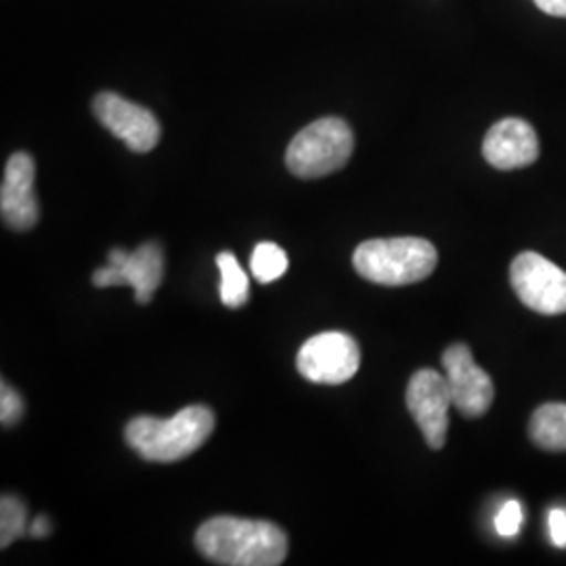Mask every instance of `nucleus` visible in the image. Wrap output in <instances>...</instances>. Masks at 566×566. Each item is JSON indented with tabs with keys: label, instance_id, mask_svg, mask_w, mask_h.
Instances as JSON below:
<instances>
[{
	"label": "nucleus",
	"instance_id": "16",
	"mask_svg": "<svg viewBox=\"0 0 566 566\" xmlns=\"http://www.w3.org/2000/svg\"><path fill=\"white\" fill-rule=\"evenodd\" d=\"M28 507L15 495H2L0 500V547L11 546L15 539L28 535Z\"/></svg>",
	"mask_w": 566,
	"mask_h": 566
},
{
	"label": "nucleus",
	"instance_id": "15",
	"mask_svg": "<svg viewBox=\"0 0 566 566\" xmlns=\"http://www.w3.org/2000/svg\"><path fill=\"white\" fill-rule=\"evenodd\" d=\"M250 269L261 283L277 282L287 271V254L277 243L261 242L252 252Z\"/></svg>",
	"mask_w": 566,
	"mask_h": 566
},
{
	"label": "nucleus",
	"instance_id": "11",
	"mask_svg": "<svg viewBox=\"0 0 566 566\" xmlns=\"http://www.w3.org/2000/svg\"><path fill=\"white\" fill-rule=\"evenodd\" d=\"M36 164L30 154L18 151L4 166L0 187V214L2 223L13 231H30L39 223L41 210L34 193Z\"/></svg>",
	"mask_w": 566,
	"mask_h": 566
},
{
	"label": "nucleus",
	"instance_id": "9",
	"mask_svg": "<svg viewBox=\"0 0 566 566\" xmlns=\"http://www.w3.org/2000/svg\"><path fill=\"white\" fill-rule=\"evenodd\" d=\"M93 112L97 120L135 154H147L160 143L163 126L154 112L143 105L107 91L95 97Z\"/></svg>",
	"mask_w": 566,
	"mask_h": 566
},
{
	"label": "nucleus",
	"instance_id": "14",
	"mask_svg": "<svg viewBox=\"0 0 566 566\" xmlns=\"http://www.w3.org/2000/svg\"><path fill=\"white\" fill-rule=\"evenodd\" d=\"M217 264L221 271V301L229 308H240L250 296L248 275L243 273L242 264L231 252H221L217 256Z\"/></svg>",
	"mask_w": 566,
	"mask_h": 566
},
{
	"label": "nucleus",
	"instance_id": "12",
	"mask_svg": "<svg viewBox=\"0 0 566 566\" xmlns=\"http://www.w3.org/2000/svg\"><path fill=\"white\" fill-rule=\"evenodd\" d=\"M486 163L497 170H518L539 158V139L535 128L521 118L493 124L483 143Z\"/></svg>",
	"mask_w": 566,
	"mask_h": 566
},
{
	"label": "nucleus",
	"instance_id": "4",
	"mask_svg": "<svg viewBox=\"0 0 566 566\" xmlns=\"http://www.w3.org/2000/svg\"><path fill=\"white\" fill-rule=\"evenodd\" d=\"M355 137L340 118L311 122L290 142L285 151L287 170L298 179H322L338 172L350 160Z\"/></svg>",
	"mask_w": 566,
	"mask_h": 566
},
{
	"label": "nucleus",
	"instance_id": "1",
	"mask_svg": "<svg viewBox=\"0 0 566 566\" xmlns=\"http://www.w3.org/2000/svg\"><path fill=\"white\" fill-rule=\"evenodd\" d=\"M196 547L214 565L277 566L285 560L287 537L273 523L217 516L198 528Z\"/></svg>",
	"mask_w": 566,
	"mask_h": 566
},
{
	"label": "nucleus",
	"instance_id": "19",
	"mask_svg": "<svg viewBox=\"0 0 566 566\" xmlns=\"http://www.w3.org/2000/svg\"><path fill=\"white\" fill-rule=\"evenodd\" d=\"M547 525H549L552 544L556 547H566V510L554 507L547 514Z\"/></svg>",
	"mask_w": 566,
	"mask_h": 566
},
{
	"label": "nucleus",
	"instance_id": "10",
	"mask_svg": "<svg viewBox=\"0 0 566 566\" xmlns=\"http://www.w3.org/2000/svg\"><path fill=\"white\" fill-rule=\"evenodd\" d=\"M443 369L453 407L464 418H481L495 399V385L483 367L474 364L465 344H453L443 353Z\"/></svg>",
	"mask_w": 566,
	"mask_h": 566
},
{
	"label": "nucleus",
	"instance_id": "21",
	"mask_svg": "<svg viewBox=\"0 0 566 566\" xmlns=\"http://www.w3.org/2000/svg\"><path fill=\"white\" fill-rule=\"evenodd\" d=\"M49 533H51V523H49V518H46V516H39V518H34V521L30 523V528H28V537H34V539L46 537Z\"/></svg>",
	"mask_w": 566,
	"mask_h": 566
},
{
	"label": "nucleus",
	"instance_id": "18",
	"mask_svg": "<svg viewBox=\"0 0 566 566\" xmlns=\"http://www.w3.org/2000/svg\"><path fill=\"white\" fill-rule=\"evenodd\" d=\"M521 525H523V507L516 500H510L495 516V531L497 535L510 539L518 535Z\"/></svg>",
	"mask_w": 566,
	"mask_h": 566
},
{
	"label": "nucleus",
	"instance_id": "5",
	"mask_svg": "<svg viewBox=\"0 0 566 566\" xmlns=\"http://www.w3.org/2000/svg\"><path fill=\"white\" fill-rule=\"evenodd\" d=\"M359 344L344 332H324L308 338L296 357L301 376L315 385H344L359 371Z\"/></svg>",
	"mask_w": 566,
	"mask_h": 566
},
{
	"label": "nucleus",
	"instance_id": "8",
	"mask_svg": "<svg viewBox=\"0 0 566 566\" xmlns=\"http://www.w3.org/2000/svg\"><path fill=\"white\" fill-rule=\"evenodd\" d=\"M407 409L424 434L426 446L441 449L449 430V407H453L446 374L420 369L407 385Z\"/></svg>",
	"mask_w": 566,
	"mask_h": 566
},
{
	"label": "nucleus",
	"instance_id": "2",
	"mask_svg": "<svg viewBox=\"0 0 566 566\" xmlns=\"http://www.w3.org/2000/svg\"><path fill=\"white\" fill-rule=\"evenodd\" d=\"M214 432V413L203 405H189L172 418L139 416L124 428V439L147 462L170 464L189 458Z\"/></svg>",
	"mask_w": 566,
	"mask_h": 566
},
{
	"label": "nucleus",
	"instance_id": "7",
	"mask_svg": "<svg viewBox=\"0 0 566 566\" xmlns=\"http://www.w3.org/2000/svg\"><path fill=\"white\" fill-rule=\"evenodd\" d=\"M163 277V248L149 242L139 245L135 252H124L120 248L112 250L107 256V266L93 273V283L97 287L130 285L135 290V301L147 304L160 287Z\"/></svg>",
	"mask_w": 566,
	"mask_h": 566
},
{
	"label": "nucleus",
	"instance_id": "13",
	"mask_svg": "<svg viewBox=\"0 0 566 566\" xmlns=\"http://www.w3.org/2000/svg\"><path fill=\"white\" fill-rule=\"evenodd\" d=\"M528 437L544 451H566V403H546L537 407L528 422Z\"/></svg>",
	"mask_w": 566,
	"mask_h": 566
},
{
	"label": "nucleus",
	"instance_id": "3",
	"mask_svg": "<svg viewBox=\"0 0 566 566\" xmlns=\"http://www.w3.org/2000/svg\"><path fill=\"white\" fill-rule=\"evenodd\" d=\"M437 263V248L422 238L367 240L353 254L355 271L364 280L388 287L422 282Z\"/></svg>",
	"mask_w": 566,
	"mask_h": 566
},
{
	"label": "nucleus",
	"instance_id": "20",
	"mask_svg": "<svg viewBox=\"0 0 566 566\" xmlns=\"http://www.w3.org/2000/svg\"><path fill=\"white\" fill-rule=\"evenodd\" d=\"M544 13L554 18H566V0H533Z\"/></svg>",
	"mask_w": 566,
	"mask_h": 566
},
{
	"label": "nucleus",
	"instance_id": "17",
	"mask_svg": "<svg viewBox=\"0 0 566 566\" xmlns=\"http://www.w3.org/2000/svg\"><path fill=\"white\" fill-rule=\"evenodd\" d=\"M23 411H25V405L18 395V390L2 380V385H0V422L2 426L9 428V426L18 424L23 418Z\"/></svg>",
	"mask_w": 566,
	"mask_h": 566
},
{
	"label": "nucleus",
	"instance_id": "6",
	"mask_svg": "<svg viewBox=\"0 0 566 566\" xmlns=\"http://www.w3.org/2000/svg\"><path fill=\"white\" fill-rule=\"evenodd\" d=\"M510 283L521 303L542 315L566 313V273L537 252L518 254L510 266Z\"/></svg>",
	"mask_w": 566,
	"mask_h": 566
}]
</instances>
